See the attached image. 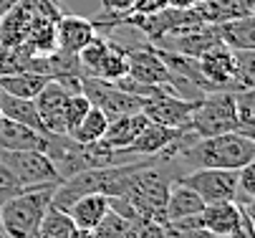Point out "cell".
Listing matches in <instances>:
<instances>
[{
  "instance_id": "2",
  "label": "cell",
  "mask_w": 255,
  "mask_h": 238,
  "mask_svg": "<svg viewBox=\"0 0 255 238\" xmlns=\"http://www.w3.org/2000/svg\"><path fill=\"white\" fill-rule=\"evenodd\" d=\"M56 188L46 190H20L13 195L5 206H0V226L3 233L10 238H28L35 236L48 206H51V195Z\"/></svg>"
},
{
  "instance_id": "7",
  "label": "cell",
  "mask_w": 255,
  "mask_h": 238,
  "mask_svg": "<svg viewBox=\"0 0 255 238\" xmlns=\"http://www.w3.org/2000/svg\"><path fill=\"white\" fill-rule=\"evenodd\" d=\"M195 107H197V99H182L172 91H164V94H157V96H144L141 114L154 124L179 129V127H187Z\"/></svg>"
},
{
  "instance_id": "21",
  "label": "cell",
  "mask_w": 255,
  "mask_h": 238,
  "mask_svg": "<svg viewBox=\"0 0 255 238\" xmlns=\"http://www.w3.org/2000/svg\"><path fill=\"white\" fill-rule=\"evenodd\" d=\"M106 127H109V117L99 107H91L86 112V117L79 122V127L71 132V134H66V137H71V140L79 142V145H94V142H101Z\"/></svg>"
},
{
  "instance_id": "36",
  "label": "cell",
  "mask_w": 255,
  "mask_h": 238,
  "mask_svg": "<svg viewBox=\"0 0 255 238\" xmlns=\"http://www.w3.org/2000/svg\"><path fill=\"white\" fill-rule=\"evenodd\" d=\"M3 10H5V8H0V15H3Z\"/></svg>"
},
{
  "instance_id": "35",
  "label": "cell",
  "mask_w": 255,
  "mask_h": 238,
  "mask_svg": "<svg viewBox=\"0 0 255 238\" xmlns=\"http://www.w3.org/2000/svg\"><path fill=\"white\" fill-rule=\"evenodd\" d=\"M0 238H10V236H5V233H0Z\"/></svg>"
},
{
  "instance_id": "18",
  "label": "cell",
  "mask_w": 255,
  "mask_h": 238,
  "mask_svg": "<svg viewBox=\"0 0 255 238\" xmlns=\"http://www.w3.org/2000/svg\"><path fill=\"white\" fill-rule=\"evenodd\" d=\"M0 117H8V119H13L18 124H25V127L35 129V132L46 134L33 99H18V96H10V94L0 91Z\"/></svg>"
},
{
  "instance_id": "28",
  "label": "cell",
  "mask_w": 255,
  "mask_h": 238,
  "mask_svg": "<svg viewBox=\"0 0 255 238\" xmlns=\"http://www.w3.org/2000/svg\"><path fill=\"white\" fill-rule=\"evenodd\" d=\"M134 238H167L164 236V223L139 216L134 221Z\"/></svg>"
},
{
  "instance_id": "19",
  "label": "cell",
  "mask_w": 255,
  "mask_h": 238,
  "mask_svg": "<svg viewBox=\"0 0 255 238\" xmlns=\"http://www.w3.org/2000/svg\"><path fill=\"white\" fill-rule=\"evenodd\" d=\"M217 33H220V41L233 51H253L255 48V20H253V15L220 23L217 25Z\"/></svg>"
},
{
  "instance_id": "8",
  "label": "cell",
  "mask_w": 255,
  "mask_h": 238,
  "mask_svg": "<svg viewBox=\"0 0 255 238\" xmlns=\"http://www.w3.org/2000/svg\"><path fill=\"white\" fill-rule=\"evenodd\" d=\"M68 96H71V91L53 79L38 96L33 99L46 134H66V129H63V109H66Z\"/></svg>"
},
{
  "instance_id": "25",
  "label": "cell",
  "mask_w": 255,
  "mask_h": 238,
  "mask_svg": "<svg viewBox=\"0 0 255 238\" xmlns=\"http://www.w3.org/2000/svg\"><path fill=\"white\" fill-rule=\"evenodd\" d=\"M164 236L167 238H215L207 228H202L200 216L179 218V221H167L164 223Z\"/></svg>"
},
{
  "instance_id": "20",
  "label": "cell",
  "mask_w": 255,
  "mask_h": 238,
  "mask_svg": "<svg viewBox=\"0 0 255 238\" xmlns=\"http://www.w3.org/2000/svg\"><path fill=\"white\" fill-rule=\"evenodd\" d=\"M127 74H129V56H127V46H119V43H114V41H109L106 53H104V58L99 61L96 71H94V79H101V81L114 84V81L124 79Z\"/></svg>"
},
{
  "instance_id": "13",
  "label": "cell",
  "mask_w": 255,
  "mask_h": 238,
  "mask_svg": "<svg viewBox=\"0 0 255 238\" xmlns=\"http://www.w3.org/2000/svg\"><path fill=\"white\" fill-rule=\"evenodd\" d=\"M147 124H149V119L144 117L141 112H131V114L117 117V119L109 122L104 137H101V145L109 147V150H127L141 134V129Z\"/></svg>"
},
{
  "instance_id": "17",
  "label": "cell",
  "mask_w": 255,
  "mask_h": 238,
  "mask_svg": "<svg viewBox=\"0 0 255 238\" xmlns=\"http://www.w3.org/2000/svg\"><path fill=\"white\" fill-rule=\"evenodd\" d=\"M106 211H109V198L101 193H89L71 203V208L66 213L79 228H96V223L106 216Z\"/></svg>"
},
{
  "instance_id": "37",
  "label": "cell",
  "mask_w": 255,
  "mask_h": 238,
  "mask_svg": "<svg viewBox=\"0 0 255 238\" xmlns=\"http://www.w3.org/2000/svg\"><path fill=\"white\" fill-rule=\"evenodd\" d=\"M28 238H38V236H28Z\"/></svg>"
},
{
  "instance_id": "27",
  "label": "cell",
  "mask_w": 255,
  "mask_h": 238,
  "mask_svg": "<svg viewBox=\"0 0 255 238\" xmlns=\"http://www.w3.org/2000/svg\"><path fill=\"white\" fill-rule=\"evenodd\" d=\"M255 198V162H248L238 170V190H235V203L245 208H253Z\"/></svg>"
},
{
  "instance_id": "15",
  "label": "cell",
  "mask_w": 255,
  "mask_h": 238,
  "mask_svg": "<svg viewBox=\"0 0 255 238\" xmlns=\"http://www.w3.org/2000/svg\"><path fill=\"white\" fill-rule=\"evenodd\" d=\"M243 208L235 200H225V203H210V206L202 208L200 221L202 228H207L212 236H230L233 228L240 223Z\"/></svg>"
},
{
  "instance_id": "14",
  "label": "cell",
  "mask_w": 255,
  "mask_h": 238,
  "mask_svg": "<svg viewBox=\"0 0 255 238\" xmlns=\"http://www.w3.org/2000/svg\"><path fill=\"white\" fill-rule=\"evenodd\" d=\"M51 81L53 79L48 74L23 69V71H13V74L0 76V91L10 94V96H18V99H35Z\"/></svg>"
},
{
  "instance_id": "29",
  "label": "cell",
  "mask_w": 255,
  "mask_h": 238,
  "mask_svg": "<svg viewBox=\"0 0 255 238\" xmlns=\"http://www.w3.org/2000/svg\"><path fill=\"white\" fill-rule=\"evenodd\" d=\"M23 188L18 185V180L13 178V173L5 167V165H0V206H5V203L13 198V195H18Z\"/></svg>"
},
{
  "instance_id": "12",
  "label": "cell",
  "mask_w": 255,
  "mask_h": 238,
  "mask_svg": "<svg viewBox=\"0 0 255 238\" xmlns=\"http://www.w3.org/2000/svg\"><path fill=\"white\" fill-rule=\"evenodd\" d=\"M185 129V127H164V124H154L149 122L147 127L141 129L139 137L127 147V152H131L134 157H157L159 152H164L177 137H179V132Z\"/></svg>"
},
{
  "instance_id": "10",
  "label": "cell",
  "mask_w": 255,
  "mask_h": 238,
  "mask_svg": "<svg viewBox=\"0 0 255 238\" xmlns=\"http://www.w3.org/2000/svg\"><path fill=\"white\" fill-rule=\"evenodd\" d=\"M253 3L255 0H200V3L192 5V13L200 23L220 25L228 20L253 15Z\"/></svg>"
},
{
  "instance_id": "32",
  "label": "cell",
  "mask_w": 255,
  "mask_h": 238,
  "mask_svg": "<svg viewBox=\"0 0 255 238\" xmlns=\"http://www.w3.org/2000/svg\"><path fill=\"white\" fill-rule=\"evenodd\" d=\"M68 238H96V233H94V228H79V226H74V231H71Z\"/></svg>"
},
{
  "instance_id": "31",
  "label": "cell",
  "mask_w": 255,
  "mask_h": 238,
  "mask_svg": "<svg viewBox=\"0 0 255 238\" xmlns=\"http://www.w3.org/2000/svg\"><path fill=\"white\" fill-rule=\"evenodd\" d=\"M101 5L106 15H122V13H131L134 0H101Z\"/></svg>"
},
{
  "instance_id": "11",
  "label": "cell",
  "mask_w": 255,
  "mask_h": 238,
  "mask_svg": "<svg viewBox=\"0 0 255 238\" xmlns=\"http://www.w3.org/2000/svg\"><path fill=\"white\" fill-rule=\"evenodd\" d=\"M94 36H96V28L89 18L61 15L56 23V46L63 53H79Z\"/></svg>"
},
{
  "instance_id": "33",
  "label": "cell",
  "mask_w": 255,
  "mask_h": 238,
  "mask_svg": "<svg viewBox=\"0 0 255 238\" xmlns=\"http://www.w3.org/2000/svg\"><path fill=\"white\" fill-rule=\"evenodd\" d=\"M195 3H200V0H169L172 8H192Z\"/></svg>"
},
{
  "instance_id": "9",
  "label": "cell",
  "mask_w": 255,
  "mask_h": 238,
  "mask_svg": "<svg viewBox=\"0 0 255 238\" xmlns=\"http://www.w3.org/2000/svg\"><path fill=\"white\" fill-rule=\"evenodd\" d=\"M51 134L35 132L25 124H18L8 117H0V150L18 152V150H41L48 152Z\"/></svg>"
},
{
  "instance_id": "3",
  "label": "cell",
  "mask_w": 255,
  "mask_h": 238,
  "mask_svg": "<svg viewBox=\"0 0 255 238\" xmlns=\"http://www.w3.org/2000/svg\"><path fill=\"white\" fill-rule=\"evenodd\" d=\"M187 129H192L197 137H215V134L240 132L235 117V99L233 91H210L197 99V107L190 114Z\"/></svg>"
},
{
  "instance_id": "22",
  "label": "cell",
  "mask_w": 255,
  "mask_h": 238,
  "mask_svg": "<svg viewBox=\"0 0 255 238\" xmlns=\"http://www.w3.org/2000/svg\"><path fill=\"white\" fill-rule=\"evenodd\" d=\"M71 231H74V221H71V216L66 211H58L53 206H48L38 231H35V236L38 238H68Z\"/></svg>"
},
{
  "instance_id": "30",
  "label": "cell",
  "mask_w": 255,
  "mask_h": 238,
  "mask_svg": "<svg viewBox=\"0 0 255 238\" xmlns=\"http://www.w3.org/2000/svg\"><path fill=\"white\" fill-rule=\"evenodd\" d=\"M169 8V0H134L131 5V13H141V15H152V13H159Z\"/></svg>"
},
{
  "instance_id": "38",
  "label": "cell",
  "mask_w": 255,
  "mask_h": 238,
  "mask_svg": "<svg viewBox=\"0 0 255 238\" xmlns=\"http://www.w3.org/2000/svg\"><path fill=\"white\" fill-rule=\"evenodd\" d=\"M0 233H3V226H0Z\"/></svg>"
},
{
  "instance_id": "1",
  "label": "cell",
  "mask_w": 255,
  "mask_h": 238,
  "mask_svg": "<svg viewBox=\"0 0 255 238\" xmlns=\"http://www.w3.org/2000/svg\"><path fill=\"white\" fill-rule=\"evenodd\" d=\"M182 167L187 170H240L243 165L255 160V140L240 132L215 134V137H197L177 155Z\"/></svg>"
},
{
  "instance_id": "16",
  "label": "cell",
  "mask_w": 255,
  "mask_h": 238,
  "mask_svg": "<svg viewBox=\"0 0 255 238\" xmlns=\"http://www.w3.org/2000/svg\"><path fill=\"white\" fill-rule=\"evenodd\" d=\"M205 208L202 198L182 183H172L167 203H164V218L167 221H179V218H190V216H200Z\"/></svg>"
},
{
  "instance_id": "34",
  "label": "cell",
  "mask_w": 255,
  "mask_h": 238,
  "mask_svg": "<svg viewBox=\"0 0 255 238\" xmlns=\"http://www.w3.org/2000/svg\"><path fill=\"white\" fill-rule=\"evenodd\" d=\"M13 3H18V0H0V8H10Z\"/></svg>"
},
{
  "instance_id": "4",
  "label": "cell",
  "mask_w": 255,
  "mask_h": 238,
  "mask_svg": "<svg viewBox=\"0 0 255 238\" xmlns=\"http://www.w3.org/2000/svg\"><path fill=\"white\" fill-rule=\"evenodd\" d=\"M0 165L10 170L23 190H46V188H58L63 183L53 160L41 150H18V152L0 150Z\"/></svg>"
},
{
  "instance_id": "26",
  "label": "cell",
  "mask_w": 255,
  "mask_h": 238,
  "mask_svg": "<svg viewBox=\"0 0 255 238\" xmlns=\"http://www.w3.org/2000/svg\"><path fill=\"white\" fill-rule=\"evenodd\" d=\"M91 109V101L86 99V94L84 91H79V94H71L68 96V101H66V109H63V129H66V134H71L76 127H79V122L86 117V112Z\"/></svg>"
},
{
  "instance_id": "24",
  "label": "cell",
  "mask_w": 255,
  "mask_h": 238,
  "mask_svg": "<svg viewBox=\"0 0 255 238\" xmlns=\"http://www.w3.org/2000/svg\"><path fill=\"white\" fill-rule=\"evenodd\" d=\"M94 233H96V238H134V221H129L114 211H106V216L96 223Z\"/></svg>"
},
{
  "instance_id": "23",
  "label": "cell",
  "mask_w": 255,
  "mask_h": 238,
  "mask_svg": "<svg viewBox=\"0 0 255 238\" xmlns=\"http://www.w3.org/2000/svg\"><path fill=\"white\" fill-rule=\"evenodd\" d=\"M235 99V117L240 124V134H248L253 137V127H255V89H240L233 91Z\"/></svg>"
},
{
  "instance_id": "6",
  "label": "cell",
  "mask_w": 255,
  "mask_h": 238,
  "mask_svg": "<svg viewBox=\"0 0 255 238\" xmlns=\"http://www.w3.org/2000/svg\"><path fill=\"white\" fill-rule=\"evenodd\" d=\"M177 183L192 188L202 198L205 206H210V203H225V200H235L238 170H215V167L190 170V173L179 175Z\"/></svg>"
},
{
  "instance_id": "5",
  "label": "cell",
  "mask_w": 255,
  "mask_h": 238,
  "mask_svg": "<svg viewBox=\"0 0 255 238\" xmlns=\"http://www.w3.org/2000/svg\"><path fill=\"white\" fill-rule=\"evenodd\" d=\"M81 91L91 101V107H99L109 117V122L117 117H124V114H131V112H141V107H144V96L129 94L114 84L94 79V76L81 79Z\"/></svg>"
}]
</instances>
